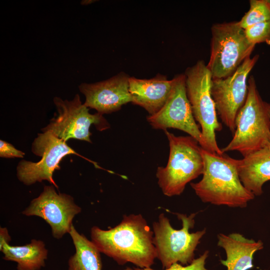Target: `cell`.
Returning a JSON list of instances; mask_svg holds the SVG:
<instances>
[{"instance_id":"obj_9","label":"cell","mask_w":270,"mask_h":270,"mask_svg":"<svg viewBox=\"0 0 270 270\" xmlns=\"http://www.w3.org/2000/svg\"><path fill=\"white\" fill-rule=\"evenodd\" d=\"M32 151L34 154L42 157L40 161L32 162L22 160L16 167L18 180L26 186L47 180L58 188L52 176L56 170L60 169V164L63 158L70 154L82 157L66 142L50 131L38 134L32 142Z\"/></svg>"},{"instance_id":"obj_6","label":"cell","mask_w":270,"mask_h":270,"mask_svg":"<svg viewBox=\"0 0 270 270\" xmlns=\"http://www.w3.org/2000/svg\"><path fill=\"white\" fill-rule=\"evenodd\" d=\"M186 88L194 117L200 124L208 150L222 155L216 134L222 130L210 92L212 74L202 60L188 68L184 72Z\"/></svg>"},{"instance_id":"obj_24","label":"cell","mask_w":270,"mask_h":270,"mask_svg":"<svg viewBox=\"0 0 270 270\" xmlns=\"http://www.w3.org/2000/svg\"><path fill=\"white\" fill-rule=\"evenodd\" d=\"M267 148L270 150V142Z\"/></svg>"},{"instance_id":"obj_20","label":"cell","mask_w":270,"mask_h":270,"mask_svg":"<svg viewBox=\"0 0 270 270\" xmlns=\"http://www.w3.org/2000/svg\"><path fill=\"white\" fill-rule=\"evenodd\" d=\"M244 30L247 40L252 44L266 42L270 44V21L253 24Z\"/></svg>"},{"instance_id":"obj_13","label":"cell","mask_w":270,"mask_h":270,"mask_svg":"<svg viewBox=\"0 0 270 270\" xmlns=\"http://www.w3.org/2000/svg\"><path fill=\"white\" fill-rule=\"evenodd\" d=\"M130 78L122 72L104 80L82 83L78 88L85 97L84 104L102 115L119 110L124 104L132 101L129 92Z\"/></svg>"},{"instance_id":"obj_11","label":"cell","mask_w":270,"mask_h":270,"mask_svg":"<svg viewBox=\"0 0 270 270\" xmlns=\"http://www.w3.org/2000/svg\"><path fill=\"white\" fill-rule=\"evenodd\" d=\"M173 78V86L164 105L157 113L148 116L146 120L154 129L165 130L173 128L182 130L195 138L202 148L208 150L186 95L185 75L178 74Z\"/></svg>"},{"instance_id":"obj_5","label":"cell","mask_w":270,"mask_h":270,"mask_svg":"<svg viewBox=\"0 0 270 270\" xmlns=\"http://www.w3.org/2000/svg\"><path fill=\"white\" fill-rule=\"evenodd\" d=\"M196 214L187 216L176 213L178 219L182 221L180 230L174 229L164 213L160 214L158 220L153 222L154 244L156 258L163 268H168L176 262L187 266L194 260V251L206 232V228L190 232V230L194 227Z\"/></svg>"},{"instance_id":"obj_2","label":"cell","mask_w":270,"mask_h":270,"mask_svg":"<svg viewBox=\"0 0 270 270\" xmlns=\"http://www.w3.org/2000/svg\"><path fill=\"white\" fill-rule=\"evenodd\" d=\"M204 160L202 178L190 185L204 202L230 208H244L254 198L240 180L237 160L224 154L212 153L201 147Z\"/></svg>"},{"instance_id":"obj_10","label":"cell","mask_w":270,"mask_h":270,"mask_svg":"<svg viewBox=\"0 0 270 270\" xmlns=\"http://www.w3.org/2000/svg\"><path fill=\"white\" fill-rule=\"evenodd\" d=\"M259 55L246 58L232 75L222 78H212L210 92L217 114L234 134L237 114L248 95V77L256 63Z\"/></svg>"},{"instance_id":"obj_21","label":"cell","mask_w":270,"mask_h":270,"mask_svg":"<svg viewBox=\"0 0 270 270\" xmlns=\"http://www.w3.org/2000/svg\"><path fill=\"white\" fill-rule=\"evenodd\" d=\"M209 252L206 250L200 257L194 259L192 262L188 265L183 266L180 263L176 262L173 264L168 268L164 270H210L206 268V260L208 256ZM124 270H156L151 268H139L126 267Z\"/></svg>"},{"instance_id":"obj_23","label":"cell","mask_w":270,"mask_h":270,"mask_svg":"<svg viewBox=\"0 0 270 270\" xmlns=\"http://www.w3.org/2000/svg\"><path fill=\"white\" fill-rule=\"evenodd\" d=\"M11 238L6 228H0V248L5 244H9Z\"/></svg>"},{"instance_id":"obj_3","label":"cell","mask_w":270,"mask_h":270,"mask_svg":"<svg viewBox=\"0 0 270 270\" xmlns=\"http://www.w3.org/2000/svg\"><path fill=\"white\" fill-rule=\"evenodd\" d=\"M246 100L236 120V130L229 144L221 149L223 153L238 151L244 157L267 148L270 142V103L262 100L255 80L248 82Z\"/></svg>"},{"instance_id":"obj_15","label":"cell","mask_w":270,"mask_h":270,"mask_svg":"<svg viewBox=\"0 0 270 270\" xmlns=\"http://www.w3.org/2000/svg\"><path fill=\"white\" fill-rule=\"evenodd\" d=\"M218 246L226 253V260H221L227 270H248L253 268V256L258 250L264 248L261 240L255 241L246 238L239 233L218 235Z\"/></svg>"},{"instance_id":"obj_8","label":"cell","mask_w":270,"mask_h":270,"mask_svg":"<svg viewBox=\"0 0 270 270\" xmlns=\"http://www.w3.org/2000/svg\"><path fill=\"white\" fill-rule=\"evenodd\" d=\"M53 101L58 114L42 131H50L66 142L76 139L91 143L90 128L92 124L99 131L110 127L102 114L90 113L89 108L82 102L78 94L70 100L56 96Z\"/></svg>"},{"instance_id":"obj_25","label":"cell","mask_w":270,"mask_h":270,"mask_svg":"<svg viewBox=\"0 0 270 270\" xmlns=\"http://www.w3.org/2000/svg\"><path fill=\"white\" fill-rule=\"evenodd\" d=\"M268 2L270 3V0H268Z\"/></svg>"},{"instance_id":"obj_16","label":"cell","mask_w":270,"mask_h":270,"mask_svg":"<svg viewBox=\"0 0 270 270\" xmlns=\"http://www.w3.org/2000/svg\"><path fill=\"white\" fill-rule=\"evenodd\" d=\"M236 162L243 186L254 196H260L263 184L270 180V150L268 148L260 149Z\"/></svg>"},{"instance_id":"obj_4","label":"cell","mask_w":270,"mask_h":270,"mask_svg":"<svg viewBox=\"0 0 270 270\" xmlns=\"http://www.w3.org/2000/svg\"><path fill=\"white\" fill-rule=\"evenodd\" d=\"M168 140L170 153L166 166H158V184L166 196L180 195L187 184L202 174L204 160L201 146L191 136H176L164 130Z\"/></svg>"},{"instance_id":"obj_1","label":"cell","mask_w":270,"mask_h":270,"mask_svg":"<svg viewBox=\"0 0 270 270\" xmlns=\"http://www.w3.org/2000/svg\"><path fill=\"white\" fill-rule=\"evenodd\" d=\"M90 237L100 252L120 265L130 262L141 268H151L156 258L153 231L140 214L124 215L107 230L94 226Z\"/></svg>"},{"instance_id":"obj_12","label":"cell","mask_w":270,"mask_h":270,"mask_svg":"<svg viewBox=\"0 0 270 270\" xmlns=\"http://www.w3.org/2000/svg\"><path fill=\"white\" fill-rule=\"evenodd\" d=\"M52 184L44 186L39 196L34 198L22 213L42 218L50 226L53 236L58 240L69 234L73 219L82 209L72 196L58 192Z\"/></svg>"},{"instance_id":"obj_22","label":"cell","mask_w":270,"mask_h":270,"mask_svg":"<svg viewBox=\"0 0 270 270\" xmlns=\"http://www.w3.org/2000/svg\"><path fill=\"white\" fill-rule=\"evenodd\" d=\"M25 154L8 142L0 140V156L3 158H23Z\"/></svg>"},{"instance_id":"obj_7","label":"cell","mask_w":270,"mask_h":270,"mask_svg":"<svg viewBox=\"0 0 270 270\" xmlns=\"http://www.w3.org/2000/svg\"><path fill=\"white\" fill-rule=\"evenodd\" d=\"M210 53L206 66L212 78L232 74L253 51L239 21L224 22L211 27Z\"/></svg>"},{"instance_id":"obj_14","label":"cell","mask_w":270,"mask_h":270,"mask_svg":"<svg viewBox=\"0 0 270 270\" xmlns=\"http://www.w3.org/2000/svg\"><path fill=\"white\" fill-rule=\"evenodd\" d=\"M174 82V78L168 80L166 76L160 74L150 79L130 77L129 92L132 102L144 108L150 116L153 115L164 105Z\"/></svg>"},{"instance_id":"obj_17","label":"cell","mask_w":270,"mask_h":270,"mask_svg":"<svg viewBox=\"0 0 270 270\" xmlns=\"http://www.w3.org/2000/svg\"><path fill=\"white\" fill-rule=\"evenodd\" d=\"M6 260L17 263V270H40L45 266L48 251L41 240L32 239L30 242L22 246L5 244L0 248Z\"/></svg>"},{"instance_id":"obj_19","label":"cell","mask_w":270,"mask_h":270,"mask_svg":"<svg viewBox=\"0 0 270 270\" xmlns=\"http://www.w3.org/2000/svg\"><path fill=\"white\" fill-rule=\"evenodd\" d=\"M250 8L239 21L243 29L253 24L270 21V3L268 0H250Z\"/></svg>"},{"instance_id":"obj_18","label":"cell","mask_w":270,"mask_h":270,"mask_svg":"<svg viewBox=\"0 0 270 270\" xmlns=\"http://www.w3.org/2000/svg\"><path fill=\"white\" fill-rule=\"evenodd\" d=\"M69 234L76 252L68 260V270H102L100 252L93 242L80 234L74 225Z\"/></svg>"}]
</instances>
